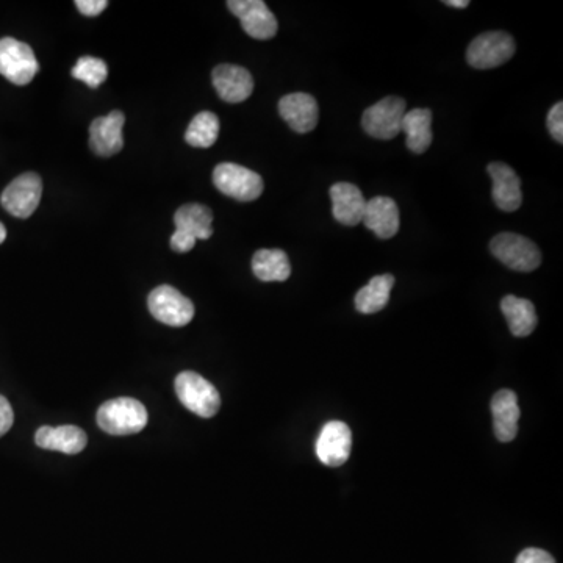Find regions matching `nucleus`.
I'll return each instance as SVG.
<instances>
[{"mask_svg":"<svg viewBox=\"0 0 563 563\" xmlns=\"http://www.w3.org/2000/svg\"><path fill=\"white\" fill-rule=\"evenodd\" d=\"M148 420L146 407L133 398L110 399L97 410V424L110 435L138 434Z\"/></svg>","mask_w":563,"mask_h":563,"instance_id":"f257e3e1","label":"nucleus"},{"mask_svg":"<svg viewBox=\"0 0 563 563\" xmlns=\"http://www.w3.org/2000/svg\"><path fill=\"white\" fill-rule=\"evenodd\" d=\"M176 393L179 401L190 412L201 418H212L219 412L221 396L215 385L210 384L201 374L183 371L176 377Z\"/></svg>","mask_w":563,"mask_h":563,"instance_id":"f03ea898","label":"nucleus"},{"mask_svg":"<svg viewBox=\"0 0 563 563\" xmlns=\"http://www.w3.org/2000/svg\"><path fill=\"white\" fill-rule=\"evenodd\" d=\"M490 251L507 268L520 273H531L542 263V252L537 244L512 232L496 235L490 243Z\"/></svg>","mask_w":563,"mask_h":563,"instance_id":"7ed1b4c3","label":"nucleus"},{"mask_svg":"<svg viewBox=\"0 0 563 563\" xmlns=\"http://www.w3.org/2000/svg\"><path fill=\"white\" fill-rule=\"evenodd\" d=\"M406 113L407 104L404 99L396 96L385 97L366 108L362 116L363 130L376 140H393L401 133L402 119Z\"/></svg>","mask_w":563,"mask_h":563,"instance_id":"20e7f679","label":"nucleus"},{"mask_svg":"<svg viewBox=\"0 0 563 563\" xmlns=\"http://www.w3.org/2000/svg\"><path fill=\"white\" fill-rule=\"evenodd\" d=\"M213 183L221 193L240 202H251L262 196L263 179L260 174L235 163H221L213 171Z\"/></svg>","mask_w":563,"mask_h":563,"instance_id":"39448f33","label":"nucleus"},{"mask_svg":"<svg viewBox=\"0 0 563 563\" xmlns=\"http://www.w3.org/2000/svg\"><path fill=\"white\" fill-rule=\"evenodd\" d=\"M40 71L35 52L29 44L2 38L0 40V76L15 85H29Z\"/></svg>","mask_w":563,"mask_h":563,"instance_id":"423d86ee","label":"nucleus"},{"mask_svg":"<svg viewBox=\"0 0 563 563\" xmlns=\"http://www.w3.org/2000/svg\"><path fill=\"white\" fill-rule=\"evenodd\" d=\"M515 41L506 32H487L471 41L467 51L468 65L476 69L503 66L515 55Z\"/></svg>","mask_w":563,"mask_h":563,"instance_id":"0eeeda50","label":"nucleus"},{"mask_svg":"<svg viewBox=\"0 0 563 563\" xmlns=\"http://www.w3.org/2000/svg\"><path fill=\"white\" fill-rule=\"evenodd\" d=\"M151 315L171 327L187 326L194 316V304L171 285H160L148 298Z\"/></svg>","mask_w":563,"mask_h":563,"instance_id":"6e6552de","label":"nucleus"},{"mask_svg":"<svg viewBox=\"0 0 563 563\" xmlns=\"http://www.w3.org/2000/svg\"><path fill=\"white\" fill-rule=\"evenodd\" d=\"M43 196V182L35 173L21 174L5 188L0 202L10 215L26 219L35 213Z\"/></svg>","mask_w":563,"mask_h":563,"instance_id":"1a4fd4ad","label":"nucleus"},{"mask_svg":"<svg viewBox=\"0 0 563 563\" xmlns=\"http://www.w3.org/2000/svg\"><path fill=\"white\" fill-rule=\"evenodd\" d=\"M229 10L240 19L241 27L254 40H271L277 33V19L263 0H230Z\"/></svg>","mask_w":563,"mask_h":563,"instance_id":"9d476101","label":"nucleus"},{"mask_svg":"<svg viewBox=\"0 0 563 563\" xmlns=\"http://www.w3.org/2000/svg\"><path fill=\"white\" fill-rule=\"evenodd\" d=\"M351 449V429L341 421H329L316 442V456L326 467L337 468L345 465L351 456Z\"/></svg>","mask_w":563,"mask_h":563,"instance_id":"9b49d317","label":"nucleus"},{"mask_svg":"<svg viewBox=\"0 0 563 563\" xmlns=\"http://www.w3.org/2000/svg\"><path fill=\"white\" fill-rule=\"evenodd\" d=\"M126 116L119 110L94 119L90 126V148L99 157H113L124 148L122 127Z\"/></svg>","mask_w":563,"mask_h":563,"instance_id":"f8f14e48","label":"nucleus"},{"mask_svg":"<svg viewBox=\"0 0 563 563\" xmlns=\"http://www.w3.org/2000/svg\"><path fill=\"white\" fill-rule=\"evenodd\" d=\"M213 87L229 104H241L254 91V79L248 69L235 65H219L213 69Z\"/></svg>","mask_w":563,"mask_h":563,"instance_id":"ddd939ff","label":"nucleus"},{"mask_svg":"<svg viewBox=\"0 0 563 563\" xmlns=\"http://www.w3.org/2000/svg\"><path fill=\"white\" fill-rule=\"evenodd\" d=\"M279 113L296 133H309L318 126L320 108L315 97L307 93H291L279 101Z\"/></svg>","mask_w":563,"mask_h":563,"instance_id":"4468645a","label":"nucleus"},{"mask_svg":"<svg viewBox=\"0 0 563 563\" xmlns=\"http://www.w3.org/2000/svg\"><path fill=\"white\" fill-rule=\"evenodd\" d=\"M492 177V196L496 207L503 212H517L523 204L521 193V180L518 174L506 163H490L487 168Z\"/></svg>","mask_w":563,"mask_h":563,"instance_id":"2eb2a0df","label":"nucleus"},{"mask_svg":"<svg viewBox=\"0 0 563 563\" xmlns=\"http://www.w3.org/2000/svg\"><path fill=\"white\" fill-rule=\"evenodd\" d=\"M332 212L335 219L343 226L354 227L362 223L366 201L362 191L348 182H338L330 187Z\"/></svg>","mask_w":563,"mask_h":563,"instance_id":"dca6fc26","label":"nucleus"},{"mask_svg":"<svg viewBox=\"0 0 563 563\" xmlns=\"http://www.w3.org/2000/svg\"><path fill=\"white\" fill-rule=\"evenodd\" d=\"M362 223L382 240L393 238L399 230L398 205L387 196H376L366 202Z\"/></svg>","mask_w":563,"mask_h":563,"instance_id":"f3484780","label":"nucleus"},{"mask_svg":"<svg viewBox=\"0 0 563 563\" xmlns=\"http://www.w3.org/2000/svg\"><path fill=\"white\" fill-rule=\"evenodd\" d=\"M493 429L499 442L509 443L518 434L520 407L512 390H501L492 399Z\"/></svg>","mask_w":563,"mask_h":563,"instance_id":"a211bd4d","label":"nucleus"},{"mask_svg":"<svg viewBox=\"0 0 563 563\" xmlns=\"http://www.w3.org/2000/svg\"><path fill=\"white\" fill-rule=\"evenodd\" d=\"M36 445L49 451H60L65 454H79L88 443L87 434L77 426H43L36 431Z\"/></svg>","mask_w":563,"mask_h":563,"instance_id":"6ab92c4d","label":"nucleus"},{"mask_svg":"<svg viewBox=\"0 0 563 563\" xmlns=\"http://www.w3.org/2000/svg\"><path fill=\"white\" fill-rule=\"evenodd\" d=\"M401 132L406 133L407 148L413 154H424L431 148L432 112L429 108H415L406 113L402 119Z\"/></svg>","mask_w":563,"mask_h":563,"instance_id":"aec40b11","label":"nucleus"},{"mask_svg":"<svg viewBox=\"0 0 563 563\" xmlns=\"http://www.w3.org/2000/svg\"><path fill=\"white\" fill-rule=\"evenodd\" d=\"M501 310L509 323L513 337H528L537 327V313L534 304L518 296H506L501 301Z\"/></svg>","mask_w":563,"mask_h":563,"instance_id":"412c9836","label":"nucleus"},{"mask_svg":"<svg viewBox=\"0 0 563 563\" xmlns=\"http://www.w3.org/2000/svg\"><path fill=\"white\" fill-rule=\"evenodd\" d=\"M252 271L262 282H285L291 276L290 260L282 249H260L252 257Z\"/></svg>","mask_w":563,"mask_h":563,"instance_id":"4be33fe9","label":"nucleus"},{"mask_svg":"<svg viewBox=\"0 0 563 563\" xmlns=\"http://www.w3.org/2000/svg\"><path fill=\"white\" fill-rule=\"evenodd\" d=\"M395 287V277L391 274L373 277L356 295V309L363 315L381 312L390 301L391 288Z\"/></svg>","mask_w":563,"mask_h":563,"instance_id":"5701e85b","label":"nucleus"},{"mask_svg":"<svg viewBox=\"0 0 563 563\" xmlns=\"http://www.w3.org/2000/svg\"><path fill=\"white\" fill-rule=\"evenodd\" d=\"M213 213L201 204H187L177 210L174 224L177 229L185 230L196 240H208L213 235Z\"/></svg>","mask_w":563,"mask_h":563,"instance_id":"b1692460","label":"nucleus"},{"mask_svg":"<svg viewBox=\"0 0 563 563\" xmlns=\"http://www.w3.org/2000/svg\"><path fill=\"white\" fill-rule=\"evenodd\" d=\"M219 137V119L215 113L201 112L190 122L185 141L193 148H212Z\"/></svg>","mask_w":563,"mask_h":563,"instance_id":"393cba45","label":"nucleus"},{"mask_svg":"<svg viewBox=\"0 0 563 563\" xmlns=\"http://www.w3.org/2000/svg\"><path fill=\"white\" fill-rule=\"evenodd\" d=\"M71 74L74 79L87 83L88 87L96 90L107 80V63L101 58L82 57L77 60V65L72 68Z\"/></svg>","mask_w":563,"mask_h":563,"instance_id":"a878e982","label":"nucleus"},{"mask_svg":"<svg viewBox=\"0 0 563 563\" xmlns=\"http://www.w3.org/2000/svg\"><path fill=\"white\" fill-rule=\"evenodd\" d=\"M548 129L557 143H563V104L557 102L548 113Z\"/></svg>","mask_w":563,"mask_h":563,"instance_id":"bb28decb","label":"nucleus"},{"mask_svg":"<svg viewBox=\"0 0 563 563\" xmlns=\"http://www.w3.org/2000/svg\"><path fill=\"white\" fill-rule=\"evenodd\" d=\"M196 241L198 240L193 235L185 232V230L176 229L173 237H171V248H173V251L179 252V254H185V252H190L196 246Z\"/></svg>","mask_w":563,"mask_h":563,"instance_id":"cd10ccee","label":"nucleus"},{"mask_svg":"<svg viewBox=\"0 0 563 563\" xmlns=\"http://www.w3.org/2000/svg\"><path fill=\"white\" fill-rule=\"evenodd\" d=\"M515 563H556V560L543 549L529 548L524 549Z\"/></svg>","mask_w":563,"mask_h":563,"instance_id":"c85d7f7f","label":"nucleus"},{"mask_svg":"<svg viewBox=\"0 0 563 563\" xmlns=\"http://www.w3.org/2000/svg\"><path fill=\"white\" fill-rule=\"evenodd\" d=\"M15 423V413L7 398L0 395V437H4Z\"/></svg>","mask_w":563,"mask_h":563,"instance_id":"c756f323","label":"nucleus"},{"mask_svg":"<svg viewBox=\"0 0 563 563\" xmlns=\"http://www.w3.org/2000/svg\"><path fill=\"white\" fill-rule=\"evenodd\" d=\"M76 7L82 15L94 18V16L101 15L102 11L108 7V2L107 0H77Z\"/></svg>","mask_w":563,"mask_h":563,"instance_id":"7c9ffc66","label":"nucleus"},{"mask_svg":"<svg viewBox=\"0 0 563 563\" xmlns=\"http://www.w3.org/2000/svg\"><path fill=\"white\" fill-rule=\"evenodd\" d=\"M445 4L452 8H467L470 2L468 0H446Z\"/></svg>","mask_w":563,"mask_h":563,"instance_id":"2f4dec72","label":"nucleus"},{"mask_svg":"<svg viewBox=\"0 0 563 563\" xmlns=\"http://www.w3.org/2000/svg\"><path fill=\"white\" fill-rule=\"evenodd\" d=\"M7 240V229H5L4 224L0 223V244Z\"/></svg>","mask_w":563,"mask_h":563,"instance_id":"473e14b6","label":"nucleus"}]
</instances>
